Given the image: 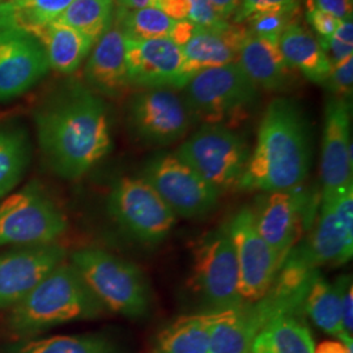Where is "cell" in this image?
<instances>
[{"label":"cell","instance_id":"cell-1","mask_svg":"<svg viewBox=\"0 0 353 353\" xmlns=\"http://www.w3.org/2000/svg\"><path fill=\"white\" fill-rule=\"evenodd\" d=\"M38 145L51 172L67 181L85 176L113 150L109 108L81 83H67L34 112Z\"/></svg>","mask_w":353,"mask_h":353},{"label":"cell","instance_id":"cell-2","mask_svg":"<svg viewBox=\"0 0 353 353\" xmlns=\"http://www.w3.org/2000/svg\"><path fill=\"white\" fill-rule=\"evenodd\" d=\"M313 161L312 134L299 102L275 97L265 108L242 191H285L305 183Z\"/></svg>","mask_w":353,"mask_h":353},{"label":"cell","instance_id":"cell-3","mask_svg":"<svg viewBox=\"0 0 353 353\" xmlns=\"http://www.w3.org/2000/svg\"><path fill=\"white\" fill-rule=\"evenodd\" d=\"M106 309L70 262L54 268L11 310L8 325L30 335L74 321L94 319Z\"/></svg>","mask_w":353,"mask_h":353},{"label":"cell","instance_id":"cell-4","mask_svg":"<svg viewBox=\"0 0 353 353\" xmlns=\"http://www.w3.org/2000/svg\"><path fill=\"white\" fill-rule=\"evenodd\" d=\"M70 263L106 310L130 319L150 313V281L132 262L99 248H83L71 254Z\"/></svg>","mask_w":353,"mask_h":353},{"label":"cell","instance_id":"cell-5","mask_svg":"<svg viewBox=\"0 0 353 353\" xmlns=\"http://www.w3.org/2000/svg\"><path fill=\"white\" fill-rule=\"evenodd\" d=\"M183 99L194 122L233 128L258 105L259 88L236 62L195 74Z\"/></svg>","mask_w":353,"mask_h":353},{"label":"cell","instance_id":"cell-6","mask_svg":"<svg viewBox=\"0 0 353 353\" xmlns=\"http://www.w3.org/2000/svg\"><path fill=\"white\" fill-rule=\"evenodd\" d=\"M250 154L246 139L233 128L221 125H202L176 151L178 159L220 194L239 190Z\"/></svg>","mask_w":353,"mask_h":353},{"label":"cell","instance_id":"cell-7","mask_svg":"<svg viewBox=\"0 0 353 353\" xmlns=\"http://www.w3.org/2000/svg\"><path fill=\"white\" fill-rule=\"evenodd\" d=\"M191 287L204 312H223L243 303L239 265L228 223L208 230L192 249Z\"/></svg>","mask_w":353,"mask_h":353},{"label":"cell","instance_id":"cell-8","mask_svg":"<svg viewBox=\"0 0 353 353\" xmlns=\"http://www.w3.org/2000/svg\"><path fill=\"white\" fill-rule=\"evenodd\" d=\"M106 205L112 219L128 237L150 248L159 246L169 237L178 219L140 176L114 181Z\"/></svg>","mask_w":353,"mask_h":353},{"label":"cell","instance_id":"cell-9","mask_svg":"<svg viewBox=\"0 0 353 353\" xmlns=\"http://www.w3.org/2000/svg\"><path fill=\"white\" fill-rule=\"evenodd\" d=\"M67 228L63 211L37 181L0 203V248L52 243Z\"/></svg>","mask_w":353,"mask_h":353},{"label":"cell","instance_id":"cell-10","mask_svg":"<svg viewBox=\"0 0 353 353\" xmlns=\"http://www.w3.org/2000/svg\"><path fill=\"white\" fill-rule=\"evenodd\" d=\"M319 201L305 183L285 191L261 192L252 207L255 225L278 256L280 267L299 243L306 224L316 214Z\"/></svg>","mask_w":353,"mask_h":353},{"label":"cell","instance_id":"cell-11","mask_svg":"<svg viewBox=\"0 0 353 353\" xmlns=\"http://www.w3.org/2000/svg\"><path fill=\"white\" fill-rule=\"evenodd\" d=\"M140 176L151 185L176 217L182 219H202L212 214L221 196L176 153L154 154L143 166Z\"/></svg>","mask_w":353,"mask_h":353},{"label":"cell","instance_id":"cell-12","mask_svg":"<svg viewBox=\"0 0 353 353\" xmlns=\"http://www.w3.org/2000/svg\"><path fill=\"white\" fill-rule=\"evenodd\" d=\"M127 126L147 147H168L183 139L194 123L185 99L170 89H139L126 106Z\"/></svg>","mask_w":353,"mask_h":353},{"label":"cell","instance_id":"cell-13","mask_svg":"<svg viewBox=\"0 0 353 353\" xmlns=\"http://www.w3.org/2000/svg\"><path fill=\"white\" fill-rule=\"evenodd\" d=\"M316 227L307 240L292 250L312 268L341 265L353 254V185H348L319 199Z\"/></svg>","mask_w":353,"mask_h":353},{"label":"cell","instance_id":"cell-14","mask_svg":"<svg viewBox=\"0 0 353 353\" xmlns=\"http://www.w3.org/2000/svg\"><path fill=\"white\" fill-rule=\"evenodd\" d=\"M229 234L239 265V290L243 303L261 300L280 270L276 254L259 234L252 207L243 205L230 221Z\"/></svg>","mask_w":353,"mask_h":353},{"label":"cell","instance_id":"cell-15","mask_svg":"<svg viewBox=\"0 0 353 353\" xmlns=\"http://www.w3.org/2000/svg\"><path fill=\"white\" fill-rule=\"evenodd\" d=\"M125 57L131 88L181 90L192 77L182 49L169 38L125 37Z\"/></svg>","mask_w":353,"mask_h":353},{"label":"cell","instance_id":"cell-16","mask_svg":"<svg viewBox=\"0 0 353 353\" xmlns=\"http://www.w3.org/2000/svg\"><path fill=\"white\" fill-rule=\"evenodd\" d=\"M65 258V248L57 242L0 252V309L20 303Z\"/></svg>","mask_w":353,"mask_h":353},{"label":"cell","instance_id":"cell-17","mask_svg":"<svg viewBox=\"0 0 353 353\" xmlns=\"http://www.w3.org/2000/svg\"><path fill=\"white\" fill-rule=\"evenodd\" d=\"M351 102L331 96L325 108L319 176L322 195L353 185Z\"/></svg>","mask_w":353,"mask_h":353},{"label":"cell","instance_id":"cell-18","mask_svg":"<svg viewBox=\"0 0 353 353\" xmlns=\"http://www.w3.org/2000/svg\"><path fill=\"white\" fill-rule=\"evenodd\" d=\"M50 67L37 39L16 28L0 30V102L33 88Z\"/></svg>","mask_w":353,"mask_h":353},{"label":"cell","instance_id":"cell-19","mask_svg":"<svg viewBox=\"0 0 353 353\" xmlns=\"http://www.w3.org/2000/svg\"><path fill=\"white\" fill-rule=\"evenodd\" d=\"M87 87L99 96L118 99L131 89L126 57L125 36L114 23L93 46L84 68Z\"/></svg>","mask_w":353,"mask_h":353},{"label":"cell","instance_id":"cell-20","mask_svg":"<svg viewBox=\"0 0 353 353\" xmlns=\"http://www.w3.org/2000/svg\"><path fill=\"white\" fill-rule=\"evenodd\" d=\"M237 63L259 89L285 92L294 85V70L284 59L279 42L246 34Z\"/></svg>","mask_w":353,"mask_h":353},{"label":"cell","instance_id":"cell-21","mask_svg":"<svg viewBox=\"0 0 353 353\" xmlns=\"http://www.w3.org/2000/svg\"><path fill=\"white\" fill-rule=\"evenodd\" d=\"M246 34V28L239 24L229 23L221 29L198 26L189 42L181 48L191 75L208 68L236 63Z\"/></svg>","mask_w":353,"mask_h":353},{"label":"cell","instance_id":"cell-22","mask_svg":"<svg viewBox=\"0 0 353 353\" xmlns=\"http://www.w3.org/2000/svg\"><path fill=\"white\" fill-rule=\"evenodd\" d=\"M32 37L41 43L51 70L72 75L87 59L94 42L71 26L54 21L36 30Z\"/></svg>","mask_w":353,"mask_h":353},{"label":"cell","instance_id":"cell-23","mask_svg":"<svg viewBox=\"0 0 353 353\" xmlns=\"http://www.w3.org/2000/svg\"><path fill=\"white\" fill-rule=\"evenodd\" d=\"M279 48L293 70L301 72L312 83L325 85L332 65L310 30L297 21L292 23L280 36Z\"/></svg>","mask_w":353,"mask_h":353},{"label":"cell","instance_id":"cell-24","mask_svg":"<svg viewBox=\"0 0 353 353\" xmlns=\"http://www.w3.org/2000/svg\"><path fill=\"white\" fill-rule=\"evenodd\" d=\"M262 328L250 303L217 312L208 353H250L252 341Z\"/></svg>","mask_w":353,"mask_h":353},{"label":"cell","instance_id":"cell-25","mask_svg":"<svg viewBox=\"0 0 353 353\" xmlns=\"http://www.w3.org/2000/svg\"><path fill=\"white\" fill-rule=\"evenodd\" d=\"M217 312L176 318L163 328L154 343V353H208Z\"/></svg>","mask_w":353,"mask_h":353},{"label":"cell","instance_id":"cell-26","mask_svg":"<svg viewBox=\"0 0 353 353\" xmlns=\"http://www.w3.org/2000/svg\"><path fill=\"white\" fill-rule=\"evenodd\" d=\"M310 330L300 316L271 319L252 341L250 353H314Z\"/></svg>","mask_w":353,"mask_h":353},{"label":"cell","instance_id":"cell-27","mask_svg":"<svg viewBox=\"0 0 353 353\" xmlns=\"http://www.w3.org/2000/svg\"><path fill=\"white\" fill-rule=\"evenodd\" d=\"M32 157L28 131L20 125H0V199L19 186Z\"/></svg>","mask_w":353,"mask_h":353},{"label":"cell","instance_id":"cell-28","mask_svg":"<svg viewBox=\"0 0 353 353\" xmlns=\"http://www.w3.org/2000/svg\"><path fill=\"white\" fill-rule=\"evenodd\" d=\"M303 313L316 327L343 341L341 334V280L330 283L319 272L303 303Z\"/></svg>","mask_w":353,"mask_h":353},{"label":"cell","instance_id":"cell-29","mask_svg":"<svg viewBox=\"0 0 353 353\" xmlns=\"http://www.w3.org/2000/svg\"><path fill=\"white\" fill-rule=\"evenodd\" d=\"M74 0H7L0 4L8 28H16L28 34L57 21Z\"/></svg>","mask_w":353,"mask_h":353},{"label":"cell","instance_id":"cell-30","mask_svg":"<svg viewBox=\"0 0 353 353\" xmlns=\"http://www.w3.org/2000/svg\"><path fill=\"white\" fill-rule=\"evenodd\" d=\"M8 353H126L110 338L100 334L59 335L13 345Z\"/></svg>","mask_w":353,"mask_h":353},{"label":"cell","instance_id":"cell-31","mask_svg":"<svg viewBox=\"0 0 353 353\" xmlns=\"http://www.w3.org/2000/svg\"><path fill=\"white\" fill-rule=\"evenodd\" d=\"M115 0H74L57 20L90 38L94 43L112 26Z\"/></svg>","mask_w":353,"mask_h":353},{"label":"cell","instance_id":"cell-32","mask_svg":"<svg viewBox=\"0 0 353 353\" xmlns=\"http://www.w3.org/2000/svg\"><path fill=\"white\" fill-rule=\"evenodd\" d=\"M114 23L121 29L123 36L137 41L169 38L176 24L163 11L154 7L139 10H114Z\"/></svg>","mask_w":353,"mask_h":353},{"label":"cell","instance_id":"cell-33","mask_svg":"<svg viewBox=\"0 0 353 353\" xmlns=\"http://www.w3.org/2000/svg\"><path fill=\"white\" fill-rule=\"evenodd\" d=\"M297 12H272L255 13L250 16L246 23V30L252 36L265 38L270 41L279 42L280 36L287 29V26L294 23Z\"/></svg>","mask_w":353,"mask_h":353},{"label":"cell","instance_id":"cell-34","mask_svg":"<svg viewBox=\"0 0 353 353\" xmlns=\"http://www.w3.org/2000/svg\"><path fill=\"white\" fill-rule=\"evenodd\" d=\"M300 0H241L240 8L233 17L234 24L245 23L250 16L255 13L272 12H299Z\"/></svg>","mask_w":353,"mask_h":353},{"label":"cell","instance_id":"cell-35","mask_svg":"<svg viewBox=\"0 0 353 353\" xmlns=\"http://www.w3.org/2000/svg\"><path fill=\"white\" fill-rule=\"evenodd\" d=\"M325 87L334 97L351 99L353 88V58L344 63L334 65Z\"/></svg>","mask_w":353,"mask_h":353},{"label":"cell","instance_id":"cell-36","mask_svg":"<svg viewBox=\"0 0 353 353\" xmlns=\"http://www.w3.org/2000/svg\"><path fill=\"white\" fill-rule=\"evenodd\" d=\"M341 280V334L344 343H353V284L351 275Z\"/></svg>","mask_w":353,"mask_h":353},{"label":"cell","instance_id":"cell-37","mask_svg":"<svg viewBox=\"0 0 353 353\" xmlns=\"http://www.w3.org/2000/svg\"><path fill=\"white\" fill-rule=\"evenodd\" d=\"M190 6L188 20L199 28L207 29H221L229 24L214 12L208 0H188Z\"/></svg>","mask_w":353,"mask_h":353},{"label":"cell","instance_id":"cell-38","mask_svg":"<svg viewBox=\"0 0 353 353\" xmlns=\"http://www.w3.org/2000/svg\"><path fill=\"white\" fill-rule=\"evenodd\" d=\"M306 20L318 33V38L332 37L341 23V19L334 14L316 8L306 10Z\"/></svg>","mask_w":353,"mask_h":353},{"label":"cell","instance_id":"cell-39","mask_svg":"<svg viewBox=\"0 0 353 353\" xmlns=\"http://www.w3.org/2000/svg\"><path fill=\"white\" fill-rule=\"evenodd\" d=\"M318 42L332 67L353 58V45L344 43L334 37L318 38Z\"/></svg>","mask_w":353,"mask_h":353},{"label":"cell","instance_id":"cell-40","mask_svg":"<svg viewBox=\"0 0 353 353\" xmlns=\"http://www.w3.org/2000/svg\"><path fill=\"white\" fill-rule=\"evenodd\" d=\"M306 10L316 8L323 12L331 13L335 17L345 20L352 17L353 1L351 0H306Z\"/></svg>","mask_w":353,"mask_h":353},{"label":"cell","instance_id":"cell-41","mask_svg":"<svg viewBox=\"0 0 353 353\" xmlns=\"http://www.w3.org/2000/svg\"><path fill=\"white\" fill-rule=\"evenodd\" d=\"M154 8L163 11L174 21L188 20L189 17L190 6L188 0H157Z\"/></svg>","mask_w":353,"mask_h":353},{"label":"cell","instance_id":"cell-42","mask_svg":"<svg viewBox=\"0 0 353 353\" xmlns=\"http://www.w3.org/2000/svg\"><path fill=\"white\" fill-rule=\"evenodd\" d=\"M198 26L192 24L189 20H181V21H176V24L172 29L170 37L169 39L173 41L176 45L179 48H182L183 45H186L189 42L191 37L194 36L195 30Z\"/></svg>","mask_w":353,"mask_h":353},{"label":"cell","instance_id":"cell-43","mask_svg":"<svg viewBox=\"0 0 353 353\" xmlns=\"http://www.w3.org/2000/svg\"><path fill=\"white\" fill-rule=\"evenodd\" d=\"M208 3L212 6L214 12L225 21L234 17L241 6V0H208Z\"/></svg>","mask_w":353,"mask_h":353},{"label":"cell","instance_id":"cell-44","mask_svg":"<svg viewBox=\"0 0 353 353\" xmlns=\"http://www.w3.org/2000/svg\"><path fill=\"white\" fill-rule=\"evenodd\" d=\"M314 353H353V343L339 341H321L314 347Z\"/></svg>","mask_w":353,"mask_h":353},{"label":"cell","instance_id":"cell-45","mask_svg":"<svg viewBox=\"0 0 353 353\" xmlns=\"http://www.w3.org/2000/svg\"><path fill=\"white\" fill-rule=\"evenodd\" d=\"M334 38H336L338 41L353 45V20L352 17H348L345 20H341V26L336 29V32L334 33Z\"/></svg>","mask_w":353,"mask_h":353},{"label":"cell","instance_id":"cell-46","mask_svg":"<svg viewBox=\"0 0 353 353\" xmlns=\"http://www.w3.org/2000/svg\"><path fill=\"white\" fill-rule=\"evenodd\" d=\"M157 0H115V8L119 10H139L145 7H154Z\"/></svg>","mask_w":353,"mask_h":353},{"label":"cell","instance_id":"cell-47","mask_svg":"<svg viewBox=\"0 0 353 353\" xmlns=\"http://www.w3.org/2000/svg\"><path fill=\"white\" fill-rule=\"evenodd\" d=\"M4 28H8V26H7V23H6V20H4L3 14L0 12V30H1V29H4Z\"/></svg>","mask_w":353,"mask_h":353},{"label":"cell","instance_id":"cell-48","mask_svg":"<svg viewBox=\"0 0 353 353\" xmlns=\"http://www.w3.org/2000/svg\"><path fill=\"white\" fill-rule=\"evenodd\" d=\"M4 1H7V0H0V4H1V3H4Z\"/></svg>","mask_w":353,"mask_h":353},{"label":"cell","instance_id":"cell-49","mask_svg":"<svg viewBox=\"0 0 353 353\" xmlns=\"http://www.w3.org/2000/svg\"><path fill=\"white\" fill-rule=\"evenodd\" d=\"M351 1H353V0H351Z\"/></svg>","mask_w":353,"mask_h":353}]
</instances>
